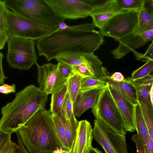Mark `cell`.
<instances>
[{"label": "cell", "mask_w": 153, "mask_h": 153, "mask_svg": "<svg viewBox=\"0 0 153 153\" xmlns=\"http://www.w3.org/2000/svg\"><path fill=\"white\" fill-rule=\"evenodd\" d=\"M8 39L7 35L3 33L0 30V50L4 48Z\"/></svg>", "instance_id": "cell-42"}, {"label": "cell", "mask_w": 153, "mask_h": 153, "mask_svg": "<svg viewBox=\"0 0 153 153\" xmlns=\"http://www.w3.org/2000/svg\"><path fill=\"white\" fill-rule=\"evenodd\" d=\"M115 0H105L96 8L90 15L92 19L93 24L99 29L117 12L115 9Z\"/></svg>", "instance_id": "cell-18"}, {"label": "cell", "mask_w": 153, "mask_h": 153, "mask_svg": "<svg viewBox=\"0 0 153 153\" xmlns=\"http://www.w3.org/2000/svg\"><path fill=\"white\" fill-rule=\"evenodd\" d=\"M107 85L106 82L102 78L99 79L93 77L82 78L79 91L95 89H101Z\"/></svg>", "instance_id": "cell-25"}, {"label": "cell", "mask_w": 153, "mask_h": 153, "mask_svg": "<svg viewBox=\"0 0 153 153\" xmlns=\"http://www.w3.org/2000/svg\"><path fill=\"white\" fill-rule=\"evenodd\" d=\"M109 91L120 114L124 131L133 132L135 130V113L136 106L130 100L108 85Z\"/></svg>", "instance_id": "cell-12"}, {"label": "cell", "mask_w": 153, "mask_h": 153, "mask_svg": "<svg viewBox=\"0 0 153 153\" xmlns=\"http://www.w3.org/2000/svg\"><path fill=\"white\" fill-rule=\"evenodd\" d=\"M3 54L0 52V85L4 84L5 79L7 78L5 76L2 66V60L3 58Z\"/></svg>", "instance_id": "cell-39"}, {"label": "cell", "mask_w": 153, "mask_h": 153, "mask_svg": "<svg viewBox=\"0 0 153 153\" xmlns=\"http://www.w3.org/2000/svg\"><path fill=\"white\" fill-rule=\"evenodd\" d=\"M133 51L135 57L138 60L146 62L149 60H153V41H152L144 54H141L134 51Z\"/></svg>", "instance_id": "cell-30"}, {"label": "cell", "mask_w": 153, "mask_h": 153, "mask_svg": "<svg viewBox=\"0 0 153 153\" xmlns=\"http://www.w3.org/2000/svg\"><path fill=\"white\" fill-rule=\"evenodd\" d=\"M7 60L12 68L27 70L37 63L35 40L19 37L9 38Z\"/></svg>", "instance_id": "cell-6"}, {"label": "cell", "mask_w": 153, "mask_h": 153, "mask_svg": "<svg viewBox=\"0 0 153 153\" xmlns=\"http://www.w3.org/2000/svg\"><path fill=\"white\" fill-rule=\"evenodd\" d=\"M16 132L28 153H53L63 149L51 112L45 108L36 112Z\"/></svg>", "instance_id": "cell-3"}, {"label": "cell", "mask_w": 153, "mask_h": 153, "mask_svg": "<svg viewBox=\"0 0 153 153\" xmlns=\"http://www.w3.org/2000/svg\"><path fill=\"white\" fill-rule=\"evenodd\" d=\"M11 134L0 131V152L6 145L11 140Z\"/></svg>", "instance_id": "cell-35"}, {"label": "cell", "mask_w": 153, "mask_h": 153, "mask_svg": "<svg viewBox=\"0 0 153 153\" xmlns=\"http://www.w3.org/2000/svg\"><path fill=\"white\" fill-rule=\"evenodd\" d=\"M66 153H69L68 152H67Z\"/></svg>", "instance_id": "cell-47"}, {"label": "cell", "mask_w": 153, "mask_h": 153, "mask_svg": "<svg viewBox=\"0 0 153 153\" xmlns=\"http://www.w3.org/2000/svg\"><path fill=\"white\" fill-rule=\"evenodd\" d=\"M138 104L140 106L143 118L146 123L149 135L152 139L153 140V117L149 113L144 107Z\"/></svg>", "instance_id": "cell-29"}, {"label": "cell", "mask_w": 153, "mask_h": 153, "mask_svg": "<svg viewBox=\"0 0 153 153\" xmlns=\"http://www.w3.org/2000/svg\"><path fill=\"white\" fill-rule=\"evenodd\" d=\"M51 117L56 133L62 145V147L64 149L68 152V147L63 126L56 114H51Z\"/></svg>", "instance_id": "cell-28"}, {"label": "cell", "mask_w": 153, "mask_h": 153, "mask_svg": "<svg viewBox=\"0 0 153 153\" xmlns=\"http://www.w3.org/2000/svg\"><path fill=\"white\" fill-rule=\"evenodd\" d=\"M143 8L150 14L153 16V0H143Z\"/></svg>", "instance_id": "cell-37"}, {"label": "cell", "mask_w": 153, "mask_h": 153, "mask_svg": "<svg viewBox=\"0 0 153 153\" xmlns=\"http://www.w3.org/2000/svg\"><path fill=\"white\" fill-rule=\"evenodd\" d=\"M91 108L95 119L101 120L115 133L126 135V132L108 84L100 90L97 100Z\"/></svg>", "instance_id": "cell-5"}, {"label": "cell", "mask_w": 153, "mask_h": 153, "mask_svg": "<svg viewBox=\"0 0 153 153\" xmlns=\"http://www.w3.org/2000/svg\"><path fill=\"white\" fill-rule=\"evenodd\" d=\"M153 30L140 34L132 33L120 39L117 40L119 44L111 53L116 59H121L130 52L153 41Z\"/></svg>", "instance_id": "cell-13"}, {"label": "cell", "mask_w": 153, "mask_h": 153, "mask_svg": "<svg viewBox=\"0 0 153 153\" xmlns=\"http://www.w3.org/2000/svg\"><path fill=\"white\" fill-rule=\"evenodd\" d=\"M92 135L106 153H128L125 134L115 133L101 120H94Z\"/></svg>", "instance_id": "cell-9"}, {"label": "cell", "mask_w": 153, "mask_h": 153, "mask_svg": "<svg viewBox=\"0 0 153 153\" xmlns=\"http://www.w3.org/2000/svg\"><path fill=\"white\" fill-rule=\"evenodd\" d=\"M94 27L92 23H86L56 30L37 41L39 56L49 61L66 54L94 53L104 42Z\"/></svg>", "instance_id": "cell-1"}, {"label": "cell", "mask_w": 153, "mask_h": 153, "mask_svg": "<svg viewBox=\"0 0 153 153\" xmlns=\"http://www.w3.org/2000/svg\"><path fill=\"white\" fill-rule=\"evenodd\" d=\"M100 89H95L79 91L73 104L74 114L79 117L86 110L91 108L96 103Z\"/></svg>", "instance_id": "cell-16"}, {"label": "cell", "mask_w": 153, "mask_h": 153, "mask_svg": "<svg viewBox=\"0 0 153 153\" xmlns=\"http://www.w3.org/2000/svg\"><path fill=\"white\" fill-rule=\"evenodd\" d=\"M134 87L136 93L138 103L142 105L153 117V104L150 97V92L153 86V75L150 74L142 78L135 80L125 79Z\"/></svg>", "instance_id": "cell-14"}, {"label": "cell", "mask_w": 153, "mask_h": 153, "mask_svg": "<svg viewBox=\"0 0 153 153\" xmlns=\"http://www.w3.org/2000/svg\"><path fill=\"white\" fill-rule=\"evenodd\" d=\"M83 54L72 53L61 55L55 59L59 62L71 67L84 65Z\"/></svg>", "instance_id": "cell-26"}, {"label": "cell", "mask_w": 153, "mask_h": 153, "mask_svg": "<svg viewBox=\"0 0 153 153\" xmlns=\"http://www.w3.org/2000/svg\"><path fill=\"white\" fill-rule=\"evenodd\" d=\"M93 129L86 120L78 122L74 143L71 153H89L92 147Z\"/></svg>", "instance_id": "cell-15"}, {"label": "cell", "mask_w": 153, "mask_h": 153, "mask_svg": "<svg viewBox=\"0 0 153 153\" xmlns=\"http://www.w3.org/2000/svg\"><path fill=\"white\" fill-rule=\"evenodd\" d=\"M67 94L66 84L60 90L52 94L49 110L51 114L57 115L61 113Z\"/></svg>", "instance_id": "cell-22"}, {"label": "cell", "mask_w": 153, "mask_h": 153, "mask_svg": "<svg viewBox=\"0 0 153 153\" xmlns=\"http://www.w3.org/2000/svg\"><path fill=\"white\" fill-rule=\"evenodd\" d=\"M150 97L152 103L153 104V86H152L150 91Z\"/></svg>", "instance_id": "cell-46"}, {"label": "cell", "mask_w": 153, "mask_h": 153, "mask_svg": "<svg viewBox=\"0 0 153 153\" xmlns=\"http://www.w3.org/2000/svg\"><path fill=\"white\" fill-rule=\"evenodd\" d=\"M16 91V85L14 84L11 85L3 84L0 85V93L4 94L15 93Z\"/></svg>", "instance_id": "cell-36"}, {"label": "cell", "mask_w": 153, "mask_h": 153, "mask_svg": "<svg viewBox=\"0 0 153 153\" xmlns=\"http://www.w3.org/2000/svg\"><path fill=\"white\" fill-rule=\"evenodd\" d=\"M57 14L65 20L90 16L93 11L87 0H46Z\"/></svg>", "instance_id": "cell-10"}, {"label": "cell", "mask_w": 153, "mask_h": 153, "mask_svg": "<svg viewBox=\"0 0 153 153\" xmlns=\"http://www.w3.org/2000/svg\"><path fill=\"white\" fill-rule=\"evenodd\" d=\"M17 146V144L10 140L0 151V153H16Z\"/></svg>", "instance_id": "cell-34"}, {"label": "cell", "mask_w": 153, "mask_h": 153, "mask_svg": "<svg viewBox=\"0 0 153 153\" xmlns=\"http://www.w3.org/2000/svg\"><path fill=\"white\" fill-rule=\"evenodd\" d=\"M89 153H103L102 152L100 151L99 149L94 148L92 147L90 150Z\"/></svg>", "instance_id": "cell-44"}, {"label": "cell", "mask_w": 153, "mask_h": 153, "mask_svg": "<svg viewBox=\"0 0 153 153\" xmlns=\"http://www.w3.org/2000/svg\"><path fill=\"white\" fill-rule=\"evenodd\" d=\"M139 11H125L116 14L100 28V32L102 36L116 40L125 37L135 30Z\"/></svg>", "instance_id": "cell-8"}, {"label": "cell", "mask_w": 153, "mask_h": 153, "mask_svg": "<svg viewBox=\"0 0 153 153\" xmlns=\"http://www.w3.org/2000/svg\"><path fill=\"white\" fill-rule=\"evenodd\" d=\"M48 98V95L33 84L16 93L14 99L1 108L0 131L16 132L35 113L45 108Z\"/></svg>", "instance_id": "cell-2"}, {"label": "cell", "mask_w": 153, "mask_h": 153, "mask_svg": "<svg viewBox=\"0 0 153 153\" xmlns=\"http://www.w3.org/2000/svg\"><path fill=\"white\" fill-rule=\"evenodd\" d=\"M69 26L65 23V22H61L59 24L57 30H64L67 28Z\"/></svg>", "instance_id": "cell-43"}, {"label": "cell", "mask_w": 153, "mask_h": 153, "mask_svg": "<svg viewBox=\"0 0 153 153\" xmlns=\"http://www.w3.org/2000/svg\"><path fill=\"white\" fill-rule=\"evenodd\" d=\"M15 133L18 142L16 153H28L24 147L18 133Z\"/></svg>", "instance_id": "cell-38"}, {"label": "cell", "mask_w": 153, "mask_h": 153, "mask_svg": "<svg viewBox=\"0 0 153 153\" xmlns=\"http://www.w3.org/2000/svg\"><path fill=\"white\" fill-rule=\"evenodd\" d=\"M111 78L113 80L116 82L122 81L125 79L121 73L118 72H115L111 75Z\"/></svg>", "instance_id": "cell-41"}, {"label": "cell", "mask_w": 153, "mask_h": 153, "mask_svg": "<svg viewBox=\"0 0 153 153\" xmlns=\"http://www.w3.org/2000/svg\"><path fill=\"white\" fill-rule=\"evenodd\" d=\"M153 60H149L146 62L143 65L134 70L132 73L131 77L127 79L131 80H135L144 77L153 71Z\"/></svg>", "instance_id": "cell-27"}, {"label": "cell", "mask_w": 153, "mask_h": 153, "mask_svg": "<svg viewBox=\"0 0 153 153\" xmlns=\"http://www.w3.org/2000/svg\"><path fill=\"white\" fill-rule=\"evenodd\" d=\"M37 68V81L39 88L47 95L52 94L60 90L66 84L68 79L59 71L57 64L51 63L39 65Z\"/></svg>", "instance_id": "cell-11"}, {"label": "cell", "mask_w": 153, "mask_h": 153, "mask_svg": "<svg viewBox=\"0 0 153 153\" xmlns=\"http://www.w3.org/2000/svg\"><path fill=\"white\" fill-rule=\"evenodd\" d=\"M82 78L80 76L75 74L69 78L66 82L67 94L73 104L79 91Z\"/></svg>", "instance_id": "cell-24"}, {"label": "cell", "mask_w": 153, "mask_h": 153, "mask_svg": "<svg viewBox=\"0 0 153 153\" xmlns=\"http://www.w3.org/2000/svg\"><path fill=\"white\" fill-rule=\"evenodd\" d=\"M6 7L41 27L55 30L59 24L65 22L46 0H4Z\"/></svg>", "instance_id": "cell-4"}, {"label": "cell", "mask_w": 153, "mask_h": 153, "mask_svg": "<svg viewBox=\"0 0 153 153\" xmlns=\"http://www.w3.org/2000/svg\"><path fill=\"white\" fill-rule=\"evenodd\" d=\"M7 9V8L4 1L0 0V30L3 33L6 35H7L6 13Z\"/></svg>", "instance_id": "cell-31"}, {"label": "cell", "mask_w": 153, "mask_h": 153, "mask_svg": "<svg viewBox=\"0 0 153 153\" xmlns=\"http://www.w3.org/2000/svg\"><path fill=\"white\" fill-rule=\"evenodd\" d=\"M135 124L137 134L145 147L149 134L140 106L138 103L135 108Z\"/></svg>", "instance_id": "cell-20"}, {"label": "cell", "mask_w": 153, "mask_h": 153, "mask_svg": "<svg viewBox=\"0 0 153 153\" xmlns=\"http://www.w3.org/2000/svg\"><path fill=\"white\" fill-rule=\"evenodd\" d=\"M111 76L107 69L103 67L101 78L105 81L109 86L127 97L134 104L137 105L138 102L136 93L134 86L125 79L122 81L116 82L111 78Z\"/></svg>", "instance_id": "cell-17"}, {"label": "cell", "mask_w": 153, "mask_h": 153, "mask_svg": "<svg viewBox=\"0 0 153 153\" xmlns=\"http://www.w3.org/2000/svg\"><path fill=\"white\" fill-rule=\"evenodd\" d=\"M143 0H115V9L117 12L139 11L143 7Z\"/></svg>", "instance_id": "cell-23"}, {"label": "cell", "mask_w": 153, "mask_h": 153, "mask_svg": "<svg viewBox=\"0 0 153 153\" xmlns=\"http://www.w3.org/2000/svg\"><path fill=\"white\" fill-rule=\"evenodd\" d=\"M61 114L69 125L74 138L75 139L78 122L76 120L73 110V104L68 95L67 94Z\"/></svg>", "instance_id": "cell-19"}, {"label": "cell", "mask_w": 153, "mask_h": 153, "mask_svg": "<svg viewBox=\"0 0 153 153\" xmlns=\"http://www.w3.org/2000/svg\"><path fill=\"white\" fill-rule=\"evenodd\" d=\"M6 34L8 38L19 37L38 40L55 31L36 25L7 8Z\"/></svg>", "instance_id": "cell-7"}, {"label": "cell", "mask_w": 153, "mask_h": 153, "mask_svg": "<svg viewBox=\"0 0 153 153\" xmlns=\"http://www.w3.org/2000/svg\"><path fill=\"white\" fill-rule=\"evenodd\" d=\"M57 65L59 72L65 78L68 79L74 75L71 67L59 62Z\"/></svg>", "instance_id": "cell-32"}, {"label": "cell", "mask_w": 153, "mask_h": 153, "mask_svg": "<svg viewBox=\"0 0 153 153\" xmlns=\"http://www.w3.org/2000/svg\"><path fill=\"white\" fill-rule=\"evenodd\" d=\"M145 149L146 153H153V140L149 135L148 137Z\"/></svg>", "instance_id": "cell-40"}, {"label": "cell", "mask_w": 153, "mask_h": 153, "mask_svg": "<svg viewBox=\"0 0 153 153\" xmlns=\"http://www.w3.org/2000/svg\"><path fill=\"white\" fill-rule=\"evenodd\" d=\"M153 30V16L143 8L139 11L138 22L136 28L133 32L141 34Z\"/></svg>", "instance_id": "cell-21"}, {"label": "cell", "mask_w": 153, "mask_h": 153, "mask_svg": "<svg viewBox=\"0 0 153 153\" xmlns=\"http://www.w3.org/2000/svg\"><path fill=\"white\" fill-rule=\"evenodd\" d=\"M68 152L63 149H58L53 152V153H66Z\"/></svg>", "instance_id": "cell-45"}, {"label": "cell", "mask_w": 153, "mask_h": 153, "mask_svg": "<svg viewBox=\"0 0 153 153\" xmlns=\"http://www.w3.org/2000/svg\"><path fill=\"white\" fill-rule=\"evenodd\" d=\"M131 139L135 143L137 153H146L145 147L137 134L133 135Z\"/></svg>", "instance_id": "cell-33"}]
</instances>
